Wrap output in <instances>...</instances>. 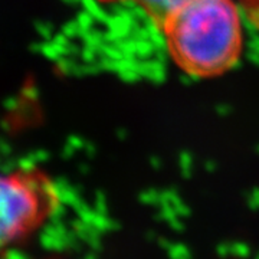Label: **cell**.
<instances>
[{
	"label": "cell",
	"instance_id": "cell-3",
	"mask_svg": "<svg viewBox=\"0 0 259 259\" xmlns=\"http://www.w3.org/2000/svg\"><path fill=\"white\" fill-rule=\"evenodd\" d=\"M105 3H120V5H134L143 10L151 19L157 28L160 23L177 8L190 0H101Z\"/></svg>",
	"mask_w": 259,
	"mask_h": 259
},
{
	"label": "cell",
	"instance_id": "cell-4",
	"mask_svg": "<svg viewBox=\"0 0 259 259\" xmlns=\"http://www.w3.org/2000/svg\"><path fill=\"white\" fill-rule=\"evenodd\" d=\"M166 252L168 259H193V253L190 248L182 242L171 243Z\"/></svg>",
	"mask_w": 259,
	"mask_h": 259
},
{
	"label": "cell",
	"instance_id": "cell-2",
	"mask_svg": "<svg viewBox=\"0 0 259 259\" xmlns=\"http://www.w3.org/2000/svg\"><path fill=\"white\" fill-rule=\"evenodd\" d=\"M61 206L59 186L40 167L0 170V252L32 238Z\"/></svg>",
	"mask_w": 259,
	"mask_h": 259
},
{
	"label": "cell",
	"instance_id": "cell-1",
	"mask_svg": "<svg viewBox=\"0 0 259 259\" xmlns=\"http://www.w3.org/2000/svg\"><path fill=\"white\" fill-rule=\"evenodd\" d=\"M158 29L173 62L193 76L223 74L241 56V16L232 0H190Z\"/></svg>",
	"mask_w": 259,
	"mask_h": 259
},
{
	"label": "cell",
	"instance_id": "cell-5",
	"mask_svg": "<svg viewBox=\"0 0 259 259\" xmlns=\"http://www.w3.org/2000/svg\"><path fill=\"white\" fill-rule=\"evenodd\" d=\"M252 255L250 246L245 242H232L231 256L236 259H248Z\"/></svg>",
	"mask_w": 259,
	"mask_h": 259
},
{
	"label": "cell",
	"instance_id": "cell-8",
	"mask_svg": "<svg viewBox=\"0 0 259 259\" xmlns=\"http://www.w3.org/2000/svg\"><path fill=\"white\" fill-rule=\"evenodd\" d=\"M253 259H259V250L255 253V256H253Z\"/></svg>",
	"mask_w": 259,
	"mask_h": 259
},
{
	"label": "cell",
	"instance_id": "cell-7",
	"mask_svg": "<svg viewBox=\"0 0 259 259\" xmlns=\"http://www.w3.org/2000/svg\"><path fill=\"white\" fill-rule=\"evenodd\" d=\"M157 243H158V246H160L161 249H164V250L168 249V246L171 245V242L168 241V239H166V238H158Z\"/></svg>",
	"mask_w": 259,
	"mask_h": 259
},
{
	"label": "cell",
	"instance_id": "cell-6",
	"mask_svg": "<svg viewBox=\"0 0 259 259\" xmlns=\"http://www.w3.org/2000/svg\"><path fill=\"white\" fill-rule=\"evenodd\" d=\"M216 255L221 259L231 258V243H228V242H221V243L216 246Z\"/></svg>",
	"mask_w": 259,
	"mask_h": 259
}]
</instances>
